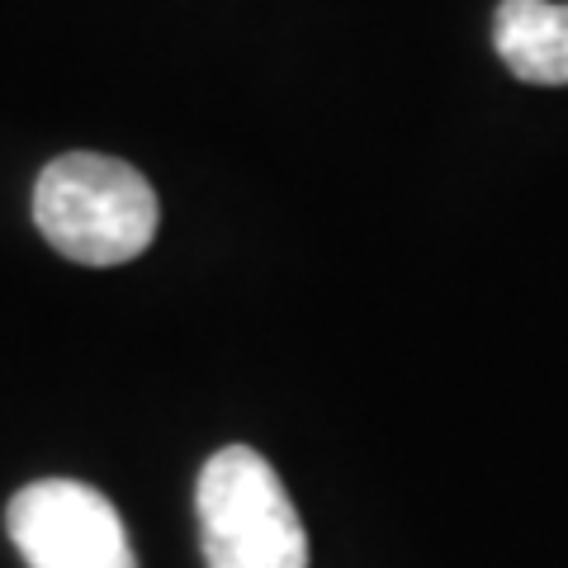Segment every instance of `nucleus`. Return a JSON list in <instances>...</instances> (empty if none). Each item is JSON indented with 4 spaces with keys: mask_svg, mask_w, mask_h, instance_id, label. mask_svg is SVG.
<instances>
[{
    "mask_svg": "<svg viewBox=\"0 0 568 568\" xmlns=\"http://www.w3.org/2000/svg\"><path fill=\"white\" fill-rule=\"evenodd\" d=\"M33 223L67 261L123 265L152 246L162 204L148 175L119 156L67 152L33 185Z\"/></svg>",
    "mask_w": 568,
    "mask_h": 568,
    "instance_id": "nucleus-1",
    "label": "nucleus"
},
{
    "mask_svg": "<svg viewBox=\"0 0 568 568\" xmlns=\"http://www.w3.org/2000/svg\"><path fill=\"white\" fill-rule=\"evenodd\" d=\"M204 568H308V530L275 465L252 446L209 455L194 484Z\"/></svg>",
    "mask_w": 568,
    "mask_h": 568,
    "instance_id": "nucleus-2",
    "label": "nucleus"
},
{
    "mask_svg": "<svg viewBox=\"0 0 568 568\" xmlns=\"http://www.w3.org/2000/svg\"><path fill=\"white\" fill-rule=\"evenodd\" d=\"M6 530L29 568H138L119 507L81 478H39L10 497Z\"/></svg>",
    "mask_w": 568,
    "mask_h": 568,
    "instance_id": "nucleus-3",
    "label": "nucleus"
},
{
    "mask_svg": "<svg viewBox=\"0 0 568 568\" xmlns=\"http://www.w3.org/2000/svg\"><path fill=\"white\" fill-rule=\"evenodd\" d=\"M493 48L526 85H568V6L503 0L493 14Z\"/></svg>",
    "mask_w": 568,
    "mask_h": 568,
    "instance_id": "nucleus-4",
    "label": "nucleus"
}]
</instances>
